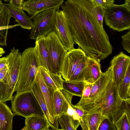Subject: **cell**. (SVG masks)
<instances>
[{
    "instance_id": "obj_1",
    "label": "cell",
    "mask_w": 130,
    "mask_h": 130,
    "mask_svg": "<svg viewBox=\"0 0 130 130\" xmlns=\"http://www.w3.org/2000/svg\"><path fill=\"white\" fill-rule=\"evenodd\" d=\"M92 0H67L61 7L74 41L100 62L112 54L108 36L97 20Z\"/></svg>"
},
{
    "instance_id": "obj_2",
    "label": "cell",
    "mask_w": 130,
    "mask_h": 130,
    "mask_svg": "<svg viewBox=\"0 0 130 130\" xmlns=\"http://www.w3.org/2000/svg\"><path fill=\"white\" fill-rule=\"evenodd\" d=\"M39 67L34 47L25 49L21 54V64L15 88L17 92L31 90Z\"/></svg>"
},
{
    "instance_id": "obj_3",
    "label": "cell",
    "mask_w": 130,
    "mask_h": 130,
    "mask_svg": "<svg viewBox=\"0 0 130 130\" xmlns=\"http://www.w3.org/2000/svg\"><path fill=\"white\" fill-rule=\"evenodd\" d=\"M11 103V110L16 115L25 118L35 115L45 116L32 89L17 92Z\"/></svg>"
},
{
    "instance_id": "obj_4",
    "label": "cell",
    "mask_w": 130,
    "mask_h": 130,
    "mask_svg": "<svg viewBox=\"0 0 130 130\" xmlns=\"http://www.w3.org/2000/svg\"><path fill=\"white\" fill-rule=\"evenodd\" d=\"M105 24L113 30L120 32L130 29V4H114L105 9Z\"/></svg>"
},
{
    "instance_id": "obj_5",
    "label": "cell",
    "mask_w": 130,
    "mask_h": 130,
    "mask_svg": "<svg viewBox=\"0 0 130 130\" xmlns=\"http://www.w3.org/2000/svg\"><path fill=\"white\" fill-rule=\"evenodd\" d=\"M59 7H56L43 11L32 18L33 25L30 38L36 40L39 37H45L54 31L56 12Z\"/></svg>"
},
{
    "instance_id": "obj_6",
    "label": "cell",
    "mask_w": 130,
    "mask_h": 130,
    "mask_svg": "<svg viewBox=\"0 0 130 130\" xmlns=\"http://www.w3.org/2000/svg\"><path fill=\"white\" fill-rule=\"evenodd\" d=\"M46 45L53 72L60 73L64 57L68 51L54 31L45 37Z\"/></svg>"
},
{
    "instance_id": "obj_7",
    "label": "cell",
    "mask_w": 130,
    "mask_h": 130,
    "mask_svg": "<svg viewBox=\"0 0 130 130\" xmlns=\"http://www.w3.org/2000/svg\"><path fill=\"white\" fill-rule=\"evenodd\" d=\"M123 101L119 95L112 77L101 99L100 105L96 112H100L108 118L111 119Z\"/></svg>"
},
{
    "instance_id": "obj_8",
    "label": "cell",
    "mask_w": 130,
    "mask_h": 130,
    "mask_svg": "<svg viewBox=\"0 0 130 130\" xmlns=\"http://www.w3.org/2000/svg\"><path fill=\"white\" fill-rule=\"evenodd\" d=\"M54 31L67 51L74 48L75 42L68 24L63 12L59 9L56 13Z\"/></svg>"
},
{
    "instance_id": "obj_9",
    "label": "cell",
    "mask_w": 130,
    "mask_h": 130,
    "mask_svg": "<svg viewBox=\"0 0 130 130\" xmlns=\"http://www.w3.org/2000/svg\"><path fill=\"white\" fill-rule=\"evenodd\" d=\"M86 56L80 48H74L68 51L63 60L60 72L64 80H69L79 63Z\"/></svg>"
},
{
    "instance_id": "obj_10",
    "label": "cell",
    "mask_w": 130,
    "mask_h": 130,
    "mask_svg": "<svg viewBox=\"0 0 130 130\" xmlns=\"http://www.w3.org/2000/svg\"><path fill=\"white\" fill-rule=\"evenodd\" d=\"M130 65V57L122 52L114 56L110 62V66L112 69V79L118 91Z\"/></svg>"
},
{
    "instance_id": "obj_11",
    "label": "cell",
    "mask_w": 130,
    "mask_h": 130,
    "mask_svg": "<svg viewBox=\"0 0 130 130\" xmlns=\"http://www.w3.org/2000/svg\"><path fill=\"white\" fill-rule=\"evenodd\" d=\"M112 77V69L110 66L105 72H102L101 77L92 84L90 96L83 105L93 104L100 100L103 95Z\"/></svg>"
},
{
    "instance_id": "obj_12",
    "label": "cell",
    "mask_w": 130,
    "mask_h": 130,
    "mask_svg": "<svg viewBox=\"0 0 130 130\" xmlns=\"http://www.w3.org/2000/svg\"><path fill=\"white\" fill-rule=\"evenodd\" d=\"M64 0H27L23 2L22 9L26 11L32 19L43 11L56 7H59Z\"/></svg>"
},
{
    "instance_id": "obj_13",
    "label": "cell",
    "mask_w": 130,
    "mask_h": 130,
    "mask_svg": "<svg viewBox=\"0 0 130 130\" xmlns=\"http://www.w3.org/2000/svg\"><path fill=\"white\" fill-rule=\"evenodd\" d=\"M111 120L116 130L130 129V104L123 101L116 113L112 116Z\"/></svg>"
},
{
    "instance_id": "obj_14",
    "label": "cell",
    "mask_w": 130,
    "mask_h": 130,
    "mask_svg": "<svg viewBox=\"0 0 130 130\" xmlns=\"http://www.w3.org/2000/svg\"><path fill=\"white\" fill-rule=\"evenodd\" d=\"M35 80L40 88L50 114L54 119H57V118H55V116L53 103L54 94L56 90L50 87L46 84L41 73L39 68Z\"/></svg>"
},
{
    "instance_id": "obj_15",
    "label": "cell",
    "mask_w": 130,
    "mask_h": 130,
    "mask_svg": "<svg viewBox=\"0 0 130 130\" xmlns=\"http://www.w3.org/2000/svg\"><path fill=\"white\" fill-rule=\"evenodd\" d=\"M73 96L72 95L63 89L55 91L53 103L55 118L66 112L69 105L72 103Z\"/></svg>"
},
{
    "instance_id": "obj_16",
    "label": "cell",
    "mask_w": 130,
    "mask_h": 130,
    "mask_svg": "<svg viewBox=\"0 0 130 130\" xmlns=\"http://www.w3.org/2000/svg\"><path fill=\"white\" fill-rule=\"evenodd\" d=\"M45 37H39L36 40L34 47L39 66L43 67L53 73L45 44Z\"/></svg>"
},
{
    "instance_id": "obj_17",
    "label": "cell",
    "mask_w": 130,
    "mask_h": 130,
    "mask_svg": "<svg viewBox=\"0 0 130 130\" xmlns=\"http://www.w3.org/2000/svg\"><path fill=\"white\" fill-rule=\"evenodd\" d=\"M4 7L9 11L12 17L21 27L24 29L30 30L33 25L31 17L27 15L21 8L15 7L8 4L3 3Z\"/></svg>"
},
{
    "instance_id": "obj_18",
    "label": "cell",
    "mask_w": 130,
    "mask_h": 130,
    "mask_svg": "<svg viewBox=\"0 0 130 130\" xmlns=\"http://www.w3.org/2000/svg\"><path fill=\"white\" fill-rule=\"evenodd\" d=\"M31 89L50 125V127L54 129L58 130V123L57 119H54L50 114L40 88L37 83L35 80L32 84Z\"/></svg>"
},
{
    "instance_id": "obj_19",
    "label": "cell",
    "mask_w": 130,
    "mask_h": 130,
    "mask_svg": "<svg viewBox=\"0 0 130 130\" xmlns=\"http://www.w3.org/2000/svg\"><path fill=\"white\" fill-rule=\"evenodd\" d=\"M107 118L99 112L85 114L80 120V125L83 130H98L101 123Z\"/></svg>"
},
{
    "instance_id": "obj_20",
    "label": "cell",
    "mask_w": 130,
    "mask_h": 130,
    "mask_svg": "<svg viewBox=\"0 0 130 130\" xmlns=\"http://www.w3.org/2000/svg\"><path fill=\"white\" fill-rule=\"evenodd\" d=\"M102 72L100 62L88 56L85 82L93 84L101 77Z\"/></svg>"
},
{
    "instance_id": "obj_21",
    "label": "cell",
    "mask_w": 130,
    "mask_h": 130,
    "mask_svg": "<svg viewBox=\"0 0 130 130\" xmlns=\"http://www.w3.org/2000/svg\"><path fill=\"white\" fill-rule=\"evenodd\" d=\"M22 130H48L50 125L45 116L35 115L25 118Z\"/></svg>"
},
{
    "instance_id": "obj_22",
    "label": "cell",
    "mask_w": 130,
    "mask_h": 130,
    "mask_svg": "<svg viewBox=\"0 0 130 130\" xmlns=\"http://www.w3.org/2000/svg\"><path fill=\"white\" fill-rule=\"evenodd\" d=\"M15 115L5 102L0 100V130H12L13 118Z\"/></svg>"
},
{
    "instance_id": "obj_23",
    "label": "cell",
    "mask_w": 130,
    "mask_h": 130,
    "mask_svg": "<svg viewBox=\"0 0 130 130\" xmlns=\"http://www.w3.org/2000/svg\"><path fill=\"white\" fill-rule=\"evenodd\" d=\"M39 68L42 76L48 86L55 90L63 89L62 84L64 80L60 73H51L42 66Z\"/></svg>"
},
{
    "instance_id": "obj_24",
    "label": "cell",
    "mask_w": 130,
    "mask_h": 130,
    "mask_svg": "<svg viewBox=\"0 0 130 130\" xmlns=\"http://www.w3.org/2000/svg\"><path fill=\"white\" fill-rule=\"evenodd\" d=\"M86 83L64 80L62 84L63 89L73 96L81 97Z\"/></svg>"
},
{
    "instance_id": "obj_25",
    "label": "cell",
    "mask_w": 130,
    "mask_h": 130,
    "mask_svg": "<svg viewBox=\"0 0 130 130\" xmlns=\"http://www.w3.org/2000/svg\"><path fill=\"white\" fill-rule=\"evenodd\" d=\"M57 119L61 128L59 129L76 130L80 124L79 121L74 119L66 112L58 116Z\"/></svg>"
},
{
    "instance_id": "obj_26",
    "label": "cell",
    "mask_w": 130,
    "mask_h": 130,
    "mask_svg": "<svg viewBox=\"0 0 130 130\" xmlns=\"http://www.w3.org/2000/svg\"><path fill=\"white\" fill-rule=\"evenodd\" d=\"M118 91L119 96L123 100L130 101V65L127 68Z\"/></svg>"
},
{
    "instance_id": "obj_27",
    "label": "cell",
    "mask_w": 130,
    "mask_h": 130,
    "mask_svg": "<svg viewBox=\"0 0 130 130\" xmlns=\"http://www.w3.org/2000/svg\"><path fill=\"white\" fill-rule=\"evenodd\" d=\"M87 57V55L84 57L79 63L70 77V80L85 82Z\"/></svg>"
},
{
    "instance_id": "obj_28",
    "label": "cell",
    "mask_w": 130,
    "mask_h": 130,
    "mask_svg": "<svg viewBox=\"0 0 130 130\" xmlns=\"http://www.w3.org/2000/svg\"><path fill=\"white\" fill-rule=\"evenodd\" d=\"M92 86V84L86 83L80 99L79 102L75 105V106L80 107L85 104L90 96Z\"/></svg>"
},
{
    "instance_id": "obj_29",
    "label": "cell",
    "mask_w": 130,
    "mask_h": 130,
    "mask_svg": "<svg viewBox=\"0 0 130 130\" xmlns=\"http://www.w3.org/2000/svg\"><path fill=\"white\" fill-rule=\"evenodd\" d=\"M19 26L18 24L0 26V45L7 46V38L8 29Z\"/></svg>"
},
{
    "instance_id": "obj_30",
    "label": "cell",
    "mask_w": 130,
    "mask_h": 130,
    "mask_svg": "<svg viewBox=\"0 0 130 130\" xmlns=\"http://www.w3.org/2000/svg\"><path fill=\"white\" fill-rule=\"evenodd\" d=\"M11 17L9 10L4 7L0 12V26L9 25Z\"/></svg>"
},
{
    "instance_id": "obj_31",
    "label": "cell",
    "mask_w": 130,
    "mask_h": 130,
    "mask_svg": "<svg viewBox=\"0 0 130 130\" xmlns=\"http://www.w3.org/2000/svg\"><path fill=\"white\" fill-rule=\"evenodd\" d=\"M116 128L111 119L106 118L100 124L98 130H116Z\"/></svg>"
},
{
    "instance_id": "obj_32",
    "label": "cell",
    "mask_w": 130,
    "mask_h": 130,
    "mask_svg": "<svg viewBox=\"0 0 130 130\" xmlns=\"http://www.w3.org/2000/svg\"><path fill=\"white\" fill-rule=\"evenodd\" d=\"M122 44L124 48L130 53V31L121 36Z\"/></svg>"
},
{
    "instance_id": "obj_33",
    "label": "cell",
    "mask_w": 130,
    "mask_h": 130,
    "mask_svg": "<svg viewBox=\"0 0 130 130\" xmlns=\"http://www.w3.org/2000/svg\"><path fill=\"white\" fill-rule=\"evenodd\" d=\"M95 11L97 20L100 25L103 27V22L105 9L100 6H95Z\"/></svg>"
},
{
    "instance_id": "obj_34",
    "label": "cell",
    "mask_w": 130,
    "mask_h": 130,
    "mask_svg": "<svg viewBox=\"0 0 130 130\" xmlns=\"http://www.w3.org/2000/svg\"><path fill=\"white\" fill-rule=\"evenodd\" d=\"M96 5L100 6L105 9L114 3V0H92Z\"/></svg>"
},
{
    "instance_id": "obj_35",
    "label": "cell",
    "mask_w": 130,
    "mask_h": 130,
    "mask_svg": "<svg viewBox=\"0 0 130 130\" xmlns=\"http://www.w3.org/2000/svg\"><path fill=\"white\" fill-rule=\"evenodd\" d=\"M66 112L74 119L79 121L80 122V118L76 113L74 108V105L72 103L69 105Z\"/></svg>"
},
{
    "instance_id": "obj_36",
    "label": "cell",
    "mask_w": 130,
    "mask_h": 130,
    "mask_svg": "<svg viewBox=\"0 0 130 130\" xmlns=\"http://www.w3.org/2000/svg\"><path fill=\"white\" fill-rule=\"evenodd\" d=\"M8 72L7 65L0 71V82H3L7 77Z\"/></svg>"
},
{
    "instance_id": "obj_37",
    "label": "cell",
    "mask_w": 130,
    "mask_h": 130,
    "mask_svg": "<svg viewBox=\"0 0 130 130\" xmlns=\"http://www.w3.org/2000/svg\"><path fill=\"white\" fill-rule=\"evenodd\" d=\"M22 3L21 0H11L9 2V3L13 6L21 9Z\"/></svg>"
},
{
    "instance_id": "obj_38",
    "label": "cell",
    "mask_w": 130,
    "mask_h": 130,
    "mask_svg": "<svg viewBox=\"0 0 130 130\" xmlns=\"http://www.w3.org/2000/svg\"><path fill=\"white\" fill-rule=\"evenodd\" d=\"M74 107L76 113L80 117V120L82 119L84 115V111L81 109L75 106L74 105Z\"/></svg>"
},
{
    "instance_id": "obj_39",
    "label": "cell",
    "mask_w": 130,
    "mask_h": 130,
    "mask_svg": "<svg viewBox=\"0 0 130 130\" xmlns=\"http://www.w3.org/2000/svg\"><path fill=\"white\" fill-rule=\"evenodd\" d=\"M7 65L6 57L0 58V71Z\"/></svg>"
},
{
    "instance_id": "obj_40",
    "label": "cell",
    "mask_w": 130,
    "mask_h": 130,
    "mask_svg": "<svg viewBox=\"0 0 130 130\" xmlns=\"http://www.w3.org/2000/svg\"><path fill=\"white\" fill-rule=\"evenodd\" d=\"M5 53V51L3 48L0 47V57Z\"/></svg>"
},
{
    "instance_id": "obj_41",
    "label": "cell",
    "mask_w": 130,
    "mask_h": 130,
    "mask_svg": "<svg viewBox=\"0 0 130 130\" xmlns=\"http://www.w3.org/2000/svg\"><path fill=\"white\" fill-rule=\"evenodd\" d=\"M4 7L3 3L1 1H0V12L2 11Z\"/></svg>"
},
{
    "instance_id": "obj_42",
    "label": "cell",
    "mask_w": 130,
    "mask_h": 130,
    "mask_svg": "<svg viewBox=\"0 0 130 130\" xmlns=\"http://www.w3.org/2000/svg\"><path fill=\"white\" fill-rule=\"evenodd\" d=\"M6 2H10L11 1V0H3Z\"/></svg>"
},
{
    "instance_id": "obj_43",
    "label": "cell",
    "mask_w": 130,
    "mask_h": 130,
    "mask_svg": "<svg viewBox=\"0 0 130 130\" xmlns=\"http://www.w3.org/2000/svg\"><path fill=\"white\" fill-rule=\"evenodd\" d=\"M23 0H21V1H22V2H23Z\"/></svg>"
}]
</instances>
